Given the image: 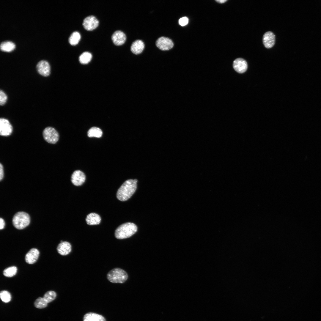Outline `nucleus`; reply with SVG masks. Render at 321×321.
<instances>
[{
	"label": "nucleus",
	"instance_id": "f257e3e1",
	"mask_svg": "<svg viewBox=\"0 0 321 321\" xmlns=\"http://www.w3.org/2000/svg\"><path fill=\"white\" fill-rule=\"evenodd\" d=\"M137 182L136 179L125 181L117 191V199L120 201H125L130 198L136 191Z\"/></svg>",
	"mask_w": 321,
	"mask_h": 321
},
{
	"label": "nucleus",
	"instance_id": "f03ea898",
	"mask_svg": "<svg viewBox=\"0 0 321 321\" xmlns=\"http://www.w3.org/2000/svg\"><path fill=\"white\" fill-rule=\"evenodd\" d=\"M137 227L134 224L127 222L119 226L115 232V237L119 239H123L129 237L135 233Z\"/></svg>",
	"mask_w": 321,
	"mask_h": 321
},
{
	"label": "nucleus",
	"instance_id": "7ed1b4c3",
	"mask_svg": "<svg viewBox=\"0 0 321 321\" xmlns=\"http://www.w3.org/2000/svg\"><path fill=\"white\" fill-rule=\"evenodd\" d=\"M128 276L127 272L123 270L115 268L110 270L107 273L108 280L112 283H123L127 279Z\"/></svg>",
	"mask_w": 321,
	"mask_h": 321
},
{
	"label": "nucleus",
	"instance_id": "20e7f679",
	"mask_svg": "<svg viewBox=\"0 0 321 321\" xmlns=\"http://www.w3.org/2000/svg\"><path fill=\"white\" fill-rule=\"evenodd\" d=\"M12 222L14 226L16 228L22 229L29 224L30 218L27 213L23 212H19L14 216Z\"/></svg>",
	"mask_w": 321,
	"mask_h": 321
},
{
	"label": "nucleus",
	"instance_id": "39448f33",
	"mask_svg": "<svg viewBox=\"0 0 321 321\" xmlns=\"http://www.w3.org/2000/svg\"><path fill=\"white\" fill-rule=\"evenodd\" d=\"M43 136L45 140L47 142L55 144L58 141L59 135L57 131L54 128L47 127L43 130Z\"/></svg>",
	"mask_w": 321,
	"mask_h": 321
},
{
	"label": "nucleus",
	"instance_id": "423d86ee",
	"mask_svg": "<svg viewBox=\"0 0 321 321\" xmlns=\"http://www.w3.org/2000/svg\"><path fill=\"white\" fill-rule=\"evenodd\" d=\"M13 130L12 126L8 120L4 118L0 119V135L3 136L10 135Z\"/></svg>",
	"mask_w": 321,
	"mask_h": 321
},
{
	"label": "nucleus",
	"instance_id": "0eeeda50",
	"mask_svg": "<svg viewBox=\"0 0 321 321\" xmlns=\"http://www.w3.org/2000/svg\"><path fill=\"white\" fill-rule=\"evenodd\" d=\"M156 45L159 49L163 51L169 50L174 45L173 43L170 39L164 37L159 38L156 41Z\"/></svg>",
	"mask_w": 321,
	"mask_h": 321
},
{
	"label": "nucleus",
	"instance_id": "6e6552de",
	"mask_svg": "<svg viewBox=\"0 0 321 321\" xmlns=\"http://www.w3.org/2000/svg\"><path fill=\"white\" fill-rule=\"evenodd\" d=\"M99 22L97 19L93 15H90L86 18L84 20L83 25L87 30L92 31L98 26Z\"/></svg>",
	"mask_w": 321,
	"mask_h": 321
},
{
	"label": "nucleus",
	"instance_id": "1a4fd4ad",
	"mask_svg": "<svg viewBox=\"0 0 321 321\" xmlns=\"http://www.w3.org/2000/svg\"><path fill=\"white\" fill-rule=\"evenodd\" d=\"M36 69L38 73L44 77L49 76L50 73V67L46 61L42 60L39 61L36 65Z\"/></svg>",
	"mask_w": 321,
	"mask_h": 321
},
{
	"label": "nucleus",
	"instance_id": "9d476101",
	"mask_svg": "<svg viewBox=\"0 0 321 321\" xmlns=\"http://www.w3.org/2000/svg\"><path fill=\"white\" fill-rule=\"evenodd\" d=\"M86 176L80 170L75 171L72 175L71 181L75 185H81L85 181Z\"/></svg>",
	"mask_w": 321,
	"mask_h": 321
},
{
	"label": "nucleus",
	"instance_id": "9b49d317",
	"mask_svg": "<svg viewBox=\"0 0 321 321\" xmlns=\"http://www.w3.org/2000/svg\"><path fill=\"white\" fill-rule=\"evenodd\" d=\"M233 66L235 71L240 73L246 72L248 68L246 61L242 58H238L235 59L233 62Z\"/></svg>",
	"mask_w": 321,
	"mask_h": 321
},
{
	"label": "nucleus",
	"instance_id": "f8f14e48",
	"mask_svg": "<svg viewBox=\"0 0 321 321\" xmlns=\"http://www.w3.org/2000/svg\"><path fill=\"white\" fill-rule=\"evenodd\" d=\"M275 36L274 33L271 31H268L264 34L262 42L265 46L267 48L272 47L275 42Z\"/></svg>",
	"mask_w": 321,
	"mask_h": 321
},
{
	"label": "nucleus",
	"instance_id": "ddd939ff",
	"mask_svg": "<svg viewBox=\"0 0 321 321\" xmlns=\"http://www.w3.org/2000/svg\"><path fill=\"white\" fill-rule=\"evenodd\" d=\"M40 254L39 251L36 248L31 249L25 256L26 262L29 264H33L37 260Z\"/></svg>",
	"mask_w": 321,
	"mask_h": 321
},
{
	"label": "nucleus",
	"instance_id": "4468645a",
	"mask_svg": "<svg viewBox=\"0 0 321 321\" xmlns=\"http://www.w3.org/2000/svg\"><path fill=\"white\" fill-rule=\"evenodd\" d=\"M112 40L114 44L117 45L123 44L126 40L125 34L120 31H117L112 34Z\"/></svg>",
	"mask_w": 321,
	"mask_h": 321
},
{
	"label": "nucleus",
	"instance_id": "2eb2a0df",
	"mask_svg": "<svg viewBox=\"0 0 321 321\" xmlns=\"http://www.w3.org/2000/svg\"><path fill=\"white\" fill-rule=\"evenodd\" d=\"M71 245L70 243L67 241L60 242L57 248L58 253L62 256L68 254L71 252Z\"/></svg>",
	"mask_w": 321,
	"mask_h": 321
},
{
	"label": "nucleus",
	"instance_id": "dca6fc26",
	"mask_svg": "<svg viewBox=\"0 0 321 321\" xmlns=\"http://www.w3.org/2000/svg\"><path fill=\"white\" fill-rule=\"evenodd\" d=\"M101 218L100 216L95 213H91L86 216V221L87 224L90 225H98L100 224Z\"/></svg>",
	"mask_w": 321,
	"mask_h": 321
},
{
	"label": "nucleus",
	"instance_id": "f3484780",
	"mask_svg": "<svg viewBox=\"0 0 321 321\" xmlns=\"http://www.w3.org/2000/svg\"><path fill=\"white\" fill-rule=\"evenodd\" d=\"M144 48V44L143 42L140 40H137L134 42L131 46V51L132 52L136 54L141 53Z\"/></svg>",
	"mask_w": 321,
	"mask_h": 321
},
{
	"label": "nucleus",
	"instance_id": "a211bd4d",
	"mask_svg": "<svg viewBox=\"0 0 321 321\" xmlns=\"http://www.w3.org/2000/svg\"><path fill=\"white\" fill-rule=\"evenodd\" d=\"M83 321H106L102 315L93 312L86 314L84 316Z\"/></svg>",
	"mask_w": 321,
	"mask_h": 321
},
{
	"label": "nucleus",
	"instance_id": "6ab92c4d",
	"mask_svg": "<svg viewBox=\"0 0 321 321\" xmlns=\"http://www.w3.org/2000/svg\"><path fill=\"white\" fill-rule=\"evenodd\" d=\"M15 47V44L10 41H4L1 42L0 44V49L4 51H11L14 49Z\"/></svg>",
	"mask_w": 321,
	"mask_h": 321
},
{
	"label": "nucleus",
	"instance_id": "aec40b11",
	"mask_svg": "<svg viewBox=\"0 0 321 321\" xmlns=\"http://www.w3.org/2000/svg\"><path fill=\"white\" fill-rule=\"evenodd\" d=\"M102 131L100 128L95 127L91 128L87 133L88 136L89 137L100 138L102 136Z\"/></svg>",
	"mask_w": 321,
	"mask_h": 321
},
{
	"label": "nucleus",
	"instance_id": "412c9836",
	"mask_svg": "<svg viewBox=\"0 0 321 321\" xmlns=\"http://www.w3.org/2000/svg\"><path fill=\"white\" fill-rule=\"evenodd\" d=\"M92 54L88 52H85L81 54L79 57L80 62L83 64H88L92 58Z\"/></svg>",
	"mask_w": 321,
	"mask_h": 321
},
{
	"label": "nucleus",
	"instance_id": "4be33fe9",
	"mask_svg": "<svg viewBox=\"0 0 321 321\" xmlns=\"http://www.w3.org/2000/svg\"><path fill=\"white\" fill-rule=\"evenodd\" d=\"M81 39V35L79 33L76 31L73 32L69 37V41L72 45H77Z\"/></svg>",
	"mask_w": 321,
	"mask_h": 321
},
{
	"label": "nucleus",
	"instance_id": "5701e85b",
	"mask_svg": "<svg viewBox=\"0 0 321 321\" xmlns=\"http://www.w3.org/2000/svg\"><path fill=\"white\" fill-rule=\"evenodd\" d=\"M48 303L43 297H40L35 300L34 305L37 308L42 309L46 307L48 305Z\"/></svg>",
	"mask_w": 321,
	"mask_h": 321
},
{
	"label": "nucleus",
	"instance_id": "b1692460",
	"mask_svg": "<svg viewBox=\"0 0 321 321\" xmlns=\"http://www.w3.org/2000/svg\"><path fill=\"white\" fill-rule=\"evenodd\" d=\"M17 271V268L14 266H11L5 269L3 272V275L7 277H12L15 276Z\"/></svg>",
	"mask_w": 321,
	"mask_h": 321
},
{
	"label": "nucleus",
	"instance_id": "393cba45",
	"mask_svg": "<svg viewBox=\"0 0 321 321\" xmlns=\"http://www.w3.org/2000/svg\"><path fill=\"white\" fill-rule=\"evenodd\" d=\"M56 296V294L55 292L50 290L44 294L43 298L48 303L54 300Z\"/></svg>",
	"mask_w": 321,
	"mask_h": 321
},
{
	"label": "nucleus",
	"instance_id": "a878e982",
	"mask_svg": "<svg viewBox=\"0 0 321 321\" xmlns=\"http://www.w3.org/2000/svg\"><path fill=\"white\" fill-rule=\"evenodd\" d=\"M0 297L2 301L5 303L9 302L11 299V296L10 293L6 290H3L1 291Z\"/></svg>",
	"mask_w": 321,
	"mask_h": 321
},
{
	"label": "nucleus",
	"instance_id": "bb28decb",
	"mask_svg": "<svg viewBox=\"0 0 321 321\" xmlns=\"http://www.w3.org/2000/svg\"><path fill=\"white\" fill-rule=\"evenodd\" d=\"M7 99V97L6 94L2 90L0 91V104L3 106L6 102Z\"/></svg>",
	"mask_w": 321,
	"mask_h": 321
},
{
	"label": "nucleus",
	"instance_id": "cd10ccee",
	"mask_svg": "<svg viewBox=\"0 0 321 321\" xmlns=\"http://www.w3.org/2000/svg\"><path fill=\"white\" fill-rule=\"evenodd\" d=\"M188 19L186 17H183L179 20V23L182 26H185L188 23Z\"/></svg>",
	"mask_w": 321,
	"mask_h": 321
},
{
	"label": "nucleus",
	"instance_id": "c85d7f7f",
	"mask_svg": "<svg viewBox=\"0 0 321 321\" xmlns=\"http://www.w3.org/2000/svg\"><path fill=\"white\" fill-rule=\"evenodd\" d=\"M4 176V168L3 165L1 163L0 164V180L3 179Z\"/></svg>",
	"mask_w": 321,
	"mask_h": 321
},
{
	"label": "nucleus",
	"instance_id": "c756f323",
	"mask_svg": "<svg viewBox=\"0 0 321 321\" xmlns=\"http://www.w3.org/2000/svg\"><path fill=\"white\" fill-rule=\"evenodd\" d=\"M5 223L3 219L0 218V229L1 230L3 229L4 227Z\"/></svg>",
	"mask_w": 321,
	"mask_h": 321
},
{
	"label": "nucleus",
	"instance_id": "7c9ffc66",
	"mask_svg": "<svg viewBox=\"0 0 321 321\" xmlns=\"http://www.w3.org/2000/svg\"><path fill=\"white\" fill-rule=\"evenodd\" d=\"M216 1L218 3H224L226 1H227V0H216Z\"/></svg>",
	"mask_w": 321,
	"mask_h": 321
}]
</instances>
